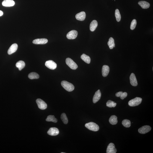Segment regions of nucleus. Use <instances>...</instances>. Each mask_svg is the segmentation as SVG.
I'll return each instance as SVG.
<instances>
[{
  "label": "nucleus",
  "instance_id": "1",
  "mask_svg": "<svg viewBox=\"0 0 153 153\" xmlns=\"http://www.w3.org/2000/svg\"><path fill=\"white\" fill-rule=\"evenodd\" d=\"M61 84L62 86L68 92L72 91L74 89L75 87L73 84L67 81H62Z\"/></svg>",
  "mask_w": 153,
  "mask_h": 153
},
{
  "label": "nucleus",
  "instance_id": "2",
  "mask_svg": "<svg viewBox=\"0 0 153 153\" xmlns=\"http://www.w3.org/2000/svg\"><path fill=\"white\" fill-rule=\"evenodd\" d=\"M85 126L88 129L93 131H97L99 129V127L98 125L92 122L86 124L85 125Z\"/></svg>",
  "mask_w": 153,
  "mask_h": 153
},
{
  "label": "nucleus",
  "instance_id": "3",
  "mask_svg": "<svg viewBox=\"0 0 153 153\" xmlns=\"http://www.w3.org/2000/svg\"><path fill=\"white\" fill-rule=\"evenodd\" d=\"M142 101V99L141 97H136L130 100L128 102V105L130 106L134 107L138 106L141 104Z\"/></svg>",
  "mask_w": 153,
  "mask_h": 153
},
{
  "label": "nucleus",
  "instance_id": "4",
  "mask_svg": "<svg viewBox=\"0 0 153 153\" xmlns=\"http://www.w3.org/2000/svg\"><path fill=\"white\" fill-rule=\"evenodd\" d=\"M66 62L67 65L72 70H76L78 68V66L70 58H67Z\"/></svg>",
  "mask_w": 153,
  "mask_h": 153
},
{
  "label": "nucleus",
  "instance_id": "5",
  "mask_svg": "<svg viewBox=\"0 0 153 153\" xmlns=\"http://www.w3.org/2000/svg\"><path fill=\"white\" fill-rule=\"evenodd\" d=\"M36 102L39 108L40 109L44 110L47 108V104L42 99H37Z\"/></svg>",
  "mask_w": 153,
  "mask_h": 153
},
{
  "label": "nucleus",
  "instance_id": "6",
  "mask_svg": "<svg viewBox=\"0 0 153 153\" xmlns=\"http://www.w3.org/2000/svg\"><path fill=\"white\" fill-rule=\"evenodd\" d=\"M45 65L50 69L55 70L57 67L56 63L52 60L47 61L45 63Z\"/></svg>",
  "mask_w": 153,
  "mask_h": 153
},
{
  "label": "nucleus",
  "instance_id": "7",
  "mask_svg": "<svg viewBox=\"0 0 153 153\" xmlns=\"http://www.w3.org/2000/svg\"><path fill=\"white\" fill-rule=\"evenodd\" d=\"M78 32L76 30H72L67 34L66 37L68 39L73 40L76 39L77 37Z\"/></svg>",
  "mask_w": 153,
  "mask_h": 153
},
{
  "label": "nucleus",
  "instance_id": "8",
  "mask_svg": "<svg viewBox=\"0 0 153 153\" xmlns=\"http://www.w3.org/2000/svg\"><path fill=\"white\" fill-rule=\"evenodd\" d=\"M151 130V128L150 126L146 125L138 129V131L140 133L144 134L148 132Z\"/></svg>",
  "mask_w": 153,
  "mask_h": 153
},
{
  "label": "nucleus",
  "instance_id": "9",
  "mask_svg": "<svg viewBox=\"0 0 153 153\" xmlns=\"http://www.w3.org/2000/svg\"><path fill=\"white\" fill-rule=\"evenodd\" d=\"M117 151V149L113 143H110L109 144L107 149V153H116Z\"/></svg>",
  "mask_w": 153,
  "mask_h": 153
},
{
  "label": "nucleus",
  "instance_id": "10",
  "mask_svg": "<svg viewBox=\"0 0 153 153\" xmlns=\"http://www.w3.org/2000/svg\"><path fill=\"white\" fill-rule=\"evenodd\" d=\"M59 130L56 128L52 127L50 128L48 132L49 135L51 136H56L59 133Z\"/></svg>",
  "mask_w": 153,
  "mask_h": 153
},
{
  "label": "nucleus",
  "instance_id": "11",
  "mask_svg": "<svg viewBox=\"0 0 153 153\" xmlns=\"http://www.w3.org/2000/svg\"><path fill=\"white\" fill-rule=\"evenodd\" d=\"M130 83L133 86H137L138 85V82L136 78V76L135 75L132 73L131 74L130 76Z\"/></svg>",
  "mask_w": 153,
  "mask_h": 153
},
{
  "label": "nucleus",
  "instance_id": "12",
  "mask_svg": "<svg viewBox=\"0 0 153 153\" xmlns=\"http://www.w3.org/2000/svg\"><path fill=\"white\" fill-rule=\"evenodd\" d=\"M48 40L46 39H37L34 40L33 43L35 44H45L48 43Z\"/></svg>",
  "mask_w": 153,
  "mask_h": 153
},
{
  "label": "nucleus",
  "instance_id": "13",
  "mask_svg": "<svg viewBox=\"0 0 153 153\" xmlns=\"http://www.w3.org/2000/svg\"><path fill=\"white\" fill-rule=\"evenodd\" d=\"M86 17L85 13L84 11H82L76 14V18L77 20L83 21L84 20Z\"/></svg>",
  "mask_w": 153,
  "mask_h": 153
},
{
  "label": "nucleus",
  "instance_id": "14",
  "mask_svg": "<svg viewBox=\"0 0 153 153\" xmlns=\"http://www.w3.org/2000/svg\"><path fill=\"white\" fill-rule=\"evenodd\" d=\"M18 47V45L17 44L14 43L10 47L8 50V54L10 55L15 53Z\"/></svg>",
  "mask_w": 153,
  "mask_h": 153
},
{
  "label": "nucleus",
  "instance_id": "15",
  "mask_svg": "<svg viewBox=\"0 0 153 153\" xmlns=\"http://www.w3.org/2000/svg\"><path fill=\"white\" fill-rule=\"evenodd\" d=\"M101 96V94L100 90H98L95 92L94 94L93 98V102L94 103H96L97 102L100 100Z\"/></svg>",
  "mask_w": 153,
  "mask_h": 153
},
{
  "label": "nucleus",
  "instance_id": "16",
  "mask_svg": "<svg viewBox=\"0 0 153 153\" xmlns=\"http://www.w3.org/2000/svg\"><path fill=\"white\" fill-rule=\"evenodd\" d=\"M15 4V2L13 0H4L2 2L3 6L5 7H12Z\"/></svg>",
  "mask_w": 153,
  "mask_h": 153
},
{
  "label": "nucleus",
  "instance_id": "17",
  "mask_svg": "<svg viewBox=\"0 0 153 153\" xmlns=\"http://www.w3.org/2000/svg\"><path fill=\"white\" fill-rule=\"evenodd\" d=\"M110 71V68L109 66L104 65L102 67V74L104 77H106L108 75Z\"/></svg>",
  "mask_w": 153,
  "mask_h": 153
},
{
  "label": "nucleus",
  "instance_id": "18",
  "mask_svg": "<svg viewBox=\"0 0 153 153\" xmlns=\"http://www.w3.org/2000/svg\"><path fill=\"white\" fill-rule=\"evenodd\" d=\"M138 4L141 8L144 9H147L150 6V4L148 2L145 1H140L138 3Z\"/></svg>",
  "mask_w": 153,
  "mask_h": 153
},
{
  "label": "nucleus",
  "instance_id": "19",
  "mask_svg": "<svg viewBox=\"0 0 153 153\" xmlns=\"http://www.w3.org/2000/svg\"><path fill=\"white\" fill-rule=\"evenodd\" d=\"M98 25V23L96 20H94L91 22L90 26V29L91 31H95Z\"/></svg>",
  "mask_w": 153,
  "mask_h": 153
},
{
  "label": "nucleus",
  "instance_id": "20",
  "mask_svg": "<svg viewBox=\"0 0 153 153\" xmlns=\"http://www.w3.org/2000/svg\"><path fill=\"white\" fill-rule=\"evenodd\" d=\"M110 123L112 125H115L118 122V118L115 115H112L109 120Z\"/></svg>",
  "mask_w": 153,
  "mask_h": 153
},
{
  "label": "nucleus",
  "instance_id": "21",
  "mask_svg": "<svg viewBox=\"0 0 153 153\" xmlns=\"http://www.w3.org/2000/svg\"><path fill=\"white\" fill-rule=\"evenodd\" d=\"M25 66V63L22 61H19L16 63V67L19 68V70H21L23 69Z\"/></svg>",
  "mask_w": 153,
  "mask_h": 153
},
{
  "label": "nucleus",
  "instance_id": "22",
  "mask_svg": "<svg viewBox=\"0 0 153 153\" xmlns=\"http://www.w3.org/2000/svg\"><path fill=\"white\" fill-rule=\"evenodd\" d=\"M115 96L117 97H120L122 100H123L127 96V93L126 92H123L120 91L117 93Z\"/></svg>",
  "mask_w": 153,
  "mask_h": 153
},
{
  "label": "nucleus",
  "instance_id": "23",
  "mask_svg": "<svg viewBox=\"0 0 153 153\" xmlns=\"http://www.w3.org/2000/svg\"><path fill=\"white\" fill-rule=\"evenodd\" d=\"M81 58L83 61L88 64H89L90 62L91 59L90 57L84 54H83L81 56Z\"/></svg>",
  "mask_w": 153,
  "mask_h": 153
},
{
  "label": "nucleus",
  "instance_id": "24",
  "mask_svg": "<svg viewBox=\"0 0 153 153\" xmlns=\"http://www.w3.org/2000/svg\"><path fill=\"white\" fill-rule=\"evenodd\" d=\"M110 49H112L115 47L114 40L112 37H110L109 40V41L107 43Z\"/></svg>",
  "mask_w": 153,
  "mask_h": 153
},
{
  "label": "nucleus",
  "instance_id": "25",
  "mask_svg": "<svg viewBox=\"0 0 153 153\" xmlns=\"http://www.w3.org/2000/svg\"><path fill=\"white\" fill-rule=\"evenodd\" d=\"M29 79H38L40 77V76L37 73L35 72H32L30 73L28 76Z\"/></svg>",
  "mask_w": 153,
  "mask_h": 153
},
{
  "label": "nucleus",
  "instance_id": "26",
  "mask_svg": "<svg viewBox=\"0 0 153 153\" xmlns=\"http://www.w3.org/2000/svg\"><path fill=\"white\" fill-rule=\"evenodd\" d=\"M46 121L48 122H53L56 123L57 122V120L55 118L54 115H49L46 120Z\"/></svg>",
  "mask_w": 153,
  "mask_h": 153
},
{
  "label": "nucleus",
  "instance_id": "27",
  "mask_svg": "<svg viewBox=\"0 0 153 153\" xmlns=\"http://www.w3.org/2000/svg\"><path fill=\"white\" fill-rule=\"evenodd\" d=\"M122 124L125 127L129 128L131 126V122L129 120L125 119L122 122Z\"/></svg>",
  "mask_w": 153,
  "mask_h": 153
},
{
  "label": "nucleus",
  "instance_id": "28",
  "mask_svg": "<svg viewBox=\"0 0 153 153\" xmlns=\"http://www.w3.org/2000/svg\"><path fill=\"white\" fill-rule=\"evenodd\" d=\"M115 15L117 21L119 22L121 20V16L119 10L118 9H116L115 11Z\"/></svg>",
  "mask_w": 153,
  "mask_h": 153
},
{
  "label": "nucleus",
  "instance_id": "29",
  "mask_svg": "<svg viewBox=\"0 0 153 153\" xmlns=\"http://www.w3.org/2000/svg\"><path fill=\"white\" fill-rule=\"evenodd\" d=\"M61 118L63 123L64 124H67L68 123V120L65 114L64 113L62 114L61 115Z\"/></svg>",
  "mask_w": 153,
  "mask_h": 153
},
{
  "label": "nucleus",
  "instance_id": "30",
  "mask_svg": "<svg viewBox=\"0 0 153 153\" xmlns=\"http://www.w3.org/2000/svg\"><path fill=\"white\" fill-rule=\"evenodd\" d=\"M116 105V103L111 100H108L106 103L107 106L109 107H115Z\"/></svg>",
  "mask_w": 153,
  "mask_h": 153
},
{
  "label": "nucleus",
  "instance_id": "31",
  "mask_svg": "<svg viewBox=\"0 0 153 153\" xmlns=\"http://www.w3.org/2000/svg\"><path fill=\"white\" fill-rule=\"evenodd\" d=\"M137 24V21L136 19H134L132 21L130 28L131 30H133L135 28Z\"/></svg>",
  "mask_w": 153,
  "mask_h": 153
},
{
  "label": "nucleus",
  "instance_id": "32",
  "mask_svg": "<svg viewBox=\"0 0 153 153\" xmlns=\"http://www.w3.org/2000/svg\"><path fill=\"white\" fill-rule=\"evenodd\" d=\"M3 14V11L0 10V16H2Z\"/></svg>",
  "mask_w": 153,
  "mask_h": 153
},
{
  "label": "nucleus",
  "instance_id": "33",
  "mask_svg": "<svg viewBox=\"0 0 153 153\" xmlns=\"http://www.w3.org/2000/svg\"><path fill=\"white\" fill-rule=\"evenodd\" d=\"M65 153L62 152V153Z\"/></svg>",
  "mask_w": 153,
  "mask_h": 153
}]
</instances>
